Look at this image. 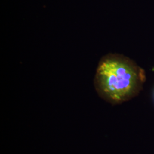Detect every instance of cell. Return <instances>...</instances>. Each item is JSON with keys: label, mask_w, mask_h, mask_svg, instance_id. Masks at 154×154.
I'll return each instance as SVG.
<instances>
[{"label": "cell", "mask_w": 154, "mask_h": 154, "mask_svg": "<svg viewBox=\"0 0 154 154\" xmlns=\"http://www.w3.org/2000/svg\"><path fill=\"white\" fill-rule=\"evenodd\" d=\"M146 79L145 71L131 59L109 53L100 58L94 85L102 99L119 105L138 95Z\"/></svg>", "instance_id": "obj_1"}]
</instances>
